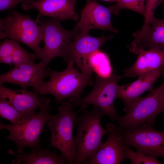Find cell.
<instances>
[{
    "label": "cell",
    "instance_id": "9a60e30c",
    "mask_svg": "<svg viewBox=\"0 0 164 164\" xmlns=\"http://www.w3.org/2000/svg\"><path fill=\"white\" fill-rule=\"evenodd\" d=\"M164 73V67L139 77L132 82L118 85L116 98H119L123 102V110L128 113L143 93L153 89L154 83Z\"/></svg>",
    "mask_w": 164,
    "mask_h": 164
},
{
    "label": "cell",
    "instance_id": "6da1fadb",
    "mask_svg": "<svg viewBox=\"0 0 164 164\" xmlns=\"http://www.w3.org/2000/svg\"><path fill=\"white\" fill-rule=\"evenodd\" d=\"M74 63L68 62L67 68L62 71L47 69L50 80L43 81L34 89L38 94H51L55 102L62 103L69 98L74 105L80 99V94L87 85H92V77L80 72L73 66Z\"/></svg>",
    "mask_w": 164,
    "mask_h": 164
},
{
    "label": "cell",
    "instance_id": "9c48e42d",
    "mask_svg": "<svg viewBox=\"0 0 164 164\" xmlns=\"http://www.w3.org/2000/svg\"><path fill=\"white\" fill-rule=\"evenodd\" d=\"M153 125L145 123L133 128H118L125 143L137 152L164 158V131L156 130Z\"/></svg>",
    "mask_w": 164,
    "mask_h": 164
},
{
    "label": "cell",
    "instance_id": "3957f363",
    "mask_svg": "<svg viewBox=\"0 0 164 164\" xmlns=\"http://www.w3.org/2000/svg\"><path fill=\"white\" fill-rule=\"evenodd\" d=\"M74 107L69 99L63 102L58 106L59 114L54 115L47 125L51 133L49 147L58 149L70 164H73L77 150L73 132L78 113L73 111Z\"/></svg>",
    "mask_w": 164,
    "mask_h": 164
},
{
    "label": "cell",
    "instance_id": "603a6c76",
    "mask_svg": "<svg viewBox=\"0 0 164 164\" xmlns=\"http://www.w3.org/2000/svg\"><path fill=\"white\" fill-rule=\"evenodd\" d=\"M1 118L10 121L12 124L19 122L23 120L19 113L6 100L0 98Z\"/></svg>",
    "mask_w": 164,
    "mask_h": 164
},
{
    "label": "cell",
    "instance_id": "5bb4252c",
    "mask_svg": "<svg viewBox=\"0 0 164 164\" xmlns=\"http://www.w3.org/2000/svg\"><path fill=\"white\" fill-rule=\"evenodd\" d=\"M47 66L40 62H26L14 67L0 76V85L6 83L18 85L22 88L38 87L48 76Z\"/></svg>",
    "mask_w": 164,
    "mask_h": 164
},
{
    "label": "cell",
    "instance_id": "d4e9b609",
    "mask_svg": "<svg viewBox=\"0 0 164 164\" xmlns=\"http://www.w3.org/2000/svg\"><path fill=\"white\" fill-rule=\"evenodd\" d=\"M163 0H145V10L144 15V21L141 29L146 27L150 22L155 18V9L162 2Z\"/></svg>",
    "mask_w": 164,
    "mask_h": 164
},
{
    "label": "cell",
    "instance_id": "2e32d148",
    "mask_svg": "<svg viewBox=\"0 0 164 164\" xmlns=\"http://www.w3.org/2000/svg\"><path fill=\"white\" fill-rule=\"evenodd\" d=\"M77 0H37L29 4H22V8L24 11L35 9L39 12L36 19H41L42 16L55 18L60 21L68 19L77 20V13L74 10Z\"/></svg>",
    "mask_w": 164,
    "mask_h": 164
},
{
    "label": "cell",
    "instance_id": "ffe728a7",
    "mask_svg": "<svg viewBox=\"0 0 164 164\" xmlns=\"http://www.w3.org/2000/svg\"><path fill=\"white\" fill-rule=\"evenodd\" d=\"M37 58L34 53L29 52L15 40L7 38L0 43L1 63L15 66L26 62H34Z\"/></svg>",
    "mask_w": 164,
    "mask_h": 164
},
{
    "label": "cell",
    "instance_id": "7a4b0ae2",
    "mask_svg": "<svg viewBox=\"0 0 164 164\" xmlns=\"http://www.w3.org/2000/svg\"><path fill=\"white\" fill-rule=\"evenodd\" d=\"M76 116L75 124L77 132L74 137L77 147L73 164H80L93 156L103 145L102 139L108 132L101 123V118L106 114L94 106L90 110L82 111Z\"/></svg>",
    "mask_w": 164,
    "mask_h": 164
},
{
    "label": "cell",
    "instance_id": "e0dca14e",
    "mask_svg": "<svg viewBox=\"0 0 164 164\" xmlns=\"http://www.w3.org/2000/svg\"><path fill=\"white\" fill-rule=\"evenodd\" d=\"M133 36L135 39L128 47L134 53L138 54L147 48L164 50V19L154 18L146 28Z\"/></svg>",
    "mask_w": 164,
    "mask_h": 164
},
{
    "label": "cell",
    "instance_id": "484cf974",
    "mask_svg": "<svg viewBox=\"0 0 164 164\" xmlns=\"http://www.w3.org/2000/svg\"><path fill=\"white\" fill-rule=\"evenodd\" d=\"M32 0H0V11L14 9L18 4H29L31 3Z\"/></svg>",
    "mask_w": 164,
    "mask_h": 164
},
{
    "label": "cell",
    "instance_id": "ba28073f",
    "mask_svg": "<svg viewBox=\"0 0 164 164\" xmlns=\"http://www.w3.org/2000/svg\"><path fill=\"white\" fill-rule=\"evenodd\" d=\"M95 84L92 91L77 101L74 106H80L79 113L91 105H93L103 111L107 116L115 121L118 115L114 105L118 82L124 78L123 75H119L114 70L109 78L104 79L95 77Z\"/></svg>",
    "mask_w": 164,
    "mask_h": 164
},
{
    "label": "cell",
    "instance_id": "4fadbf2b",
    "mask_svg": "<svg viewBox=\"0 0 164 164\" xmlns=\"http://www.w3.org/2000/svg\"><path fill=\"white\" fill-rule=\"evenodd\" d=\"M35 91H29L26 88L14 90L0 85V98L6 100L21 114L23 119L35 114L38 108L50 109V99L38 96Z\"/></svg>",
    "mask_w": 164,
    "mask_h": 164
},
{
    "label": "cell",
    "instance_id": "ac0fdd59",
    "mask_svg": "<svg viewBox=\"0 0 164 164\" xmlns=\"http://www.w3.org/2000/svg\"><path fill=\"white\" fill-rule=\"evenodd\" d=\"M131 67L124 70V77H138L164 67V50H142Z\"/></svg>",
    "mask_w": 164,
    "mask_h": 164
},
{
    "label": "cell",
    "instance_id": "8fae6325",
    "mask_svg": "<svg viewBox=\"0 0 164 164\" xmlns=\"http://www.w3.org/2000/svg\"><path fill=\"white\" fill-rule=\"evenodd\" d=\"M107 138L100 148L84 164H119L125 159L127 145L115 125L112 123L106 125Z\"/></svg>",
    "mask_w": 164,
    "mask_h": 164
},
{
    "label": "cell",
    "instance_id": "7402d4cb",
    "mask_svg": "<svg viewBox=\"0 0 164 164\" xmlns=\"http://www.w3.org/2000/svg\"><path fill=\"white\" fill-rule=\"evenodd\" d=\"M145 0H118L116 5L109 7L112 14L118 15L120 10L128 9L144 16Z\"/></svg>",
    "mask_w": 164,
    "mask_h": 164
},
{
    "label": "cell",
    "instance_id": "277c9868",
    "mask_svg": "<svg viewBox=\"0 0 164 164\" xmlns=\"http://www.w3.org/2000/svg\"><path fill=\"white\" fill-rule=\"evenodd\" d=\"M9 39L20 42L32 49L41 59L43 40L42 29L36 20L29 15L21 14L14 9L0 19V39Z\"/></svg>",
    "mask_w": 164,
    "mask_h": 164
},
{
    "label": "cell",
    "instance_id": "5b68a950",
    "mask_svg": "<svg viewBox=\"0 0 164 164\" xmlns=\"http://www.w3.org/2000/svg\"><path fill=\"white\" fill-rule=\"evenodd\" d=\"M163 75L164 80L160 86L141 97L125 115L117 116L115 121L119 129L133 128L145 123L155 124L156 117L164 112V73Z\"/></svg>",
    "mask_w": 164,
    "mask_h": 164
},
{
    "label": "cell",
    "instance_id": "30bf717a",
    "mask_svg": "<svg viewBox=\"0 0 164 164\" xmlns=\"http://www.w3.org/2000/svg\"><path fill=\"white\" fill-rule=\"evenodd\" d=\"M73 33V40L68 51L67 63H75L81 72L92 76L93 72L88 63V56L111 39L113 36L96 37L91 36L89 33Z\"/></svg>",
    "mask_w": 164,
    "mask_h": 164
},
{
    "label": "cell",
    "instance_id": "52a82bcc",
    "mask_svg": "<svg viewBox=\"0 0 164 164\" xmlns=\"http://www.w3.org/2000/svg\"><path fill=\"white\" fill-rule=\"evenodd\" d=\"M36 21L41 27L44 43L40 61L47 66L54 58L60 57L67 62L68 50L73 35L72 30L64 29L58 19Z\"/></svg>",
    "mask_w": 164,
    "mask_h": 164
},
{
    "label": "cell",
    "instance_id": "44dd1931",
    "mask_svg": "<svg viewBox=\"0 0 164 164\" xmlns=\"http://www.w3.org/2000/svg\"><path fill=\"white\" fill-rule=\"evenodd\" d=\"M87 62L90 69L95 74V77L108 78L111 76L114 72L109 56L99 49L90 55Z\"/></svg>",
    "mask_w": 164,
    "mask_h": 164
},
{
    "label": "cell",
    "instance_id": "4316f807",
    "mask_svg": "<svg viewBox=\"0 0 164 164\" xmlns=\"http://www.w3.org/2000/svg\"><path fill=\"white\" fill-rule=\"evenodd\" d=\"M103 1L106 2H117L118 0H101Z\"/></svg>",
    "mask_w": 164,
    "mask_h": 164
},
{
    "label": "cell",
    "instance_id": "d6986e66",
    "mask_svg": "<svg viewBox=\"0 0 164 164\" xmlns=\"http://www.w3.org/2000/svg\"><path fill=\"white\" fill-rule=\"evenodd\" d=\"M30 152H24L21 154H16L12 150L9 149V154L16 158L13 160V164H68L63 156L58 154L55 151L42 148L39 146L30 148Z\"/></svg>",
    "mask_w": 164,
    "mask_h": 164
},
{
    "label": "cell",
    "instance_id": "7c38bea8",
    "mask_svg": "<svg viewBox=\"0 0 164 164\" xmlns=\"http://www.w3.org/2000/svg\"><path fill=\"white\" fill-rule=\"evenodd\" d=\"M112 14L109 7H105L96 0H87L81 11L80 19L72 30L74 33H89L91 29H99L118 33L111 22Z\"/></svg>",
    "mask_w": 164,
    "mask_h": 164
},
{
    "label": "cell",
    "instance_id": "8992f818",
    "mask_svg": "<svg viewBox=\"0 0 164 164\" xmlns=\"http://www.w3.org/2000/svg\"><path fill=\"white\" fill-rule=\"evenodd\" d=\"M50 109L41 108L38 113L16 123L5 125L0 123V129H6L9 135L6 139L13 141L17 147V153L24 152L26 147L39 146V136L45 124L54 115L48 113Z\"/></svg>",
    "mask_w": 164,
    "mask_h": 164
},
{
    "label": "cell",
    "instance_id": "cb8c5ba5",
    "mask_svg": "<svg viewBox=\"0 0 164 164\" xmlns=\"http://www.w3.org/2000/svg\"><path fill=\"white\" fill-rule=\"evenodd\" d=\"M127 159L133 164H160L155 157L147 155L134 151L128 145L126 148Z\"/></svg>",
    "mask_w": 164,
    "mask_h": 164
}]
</instances>
